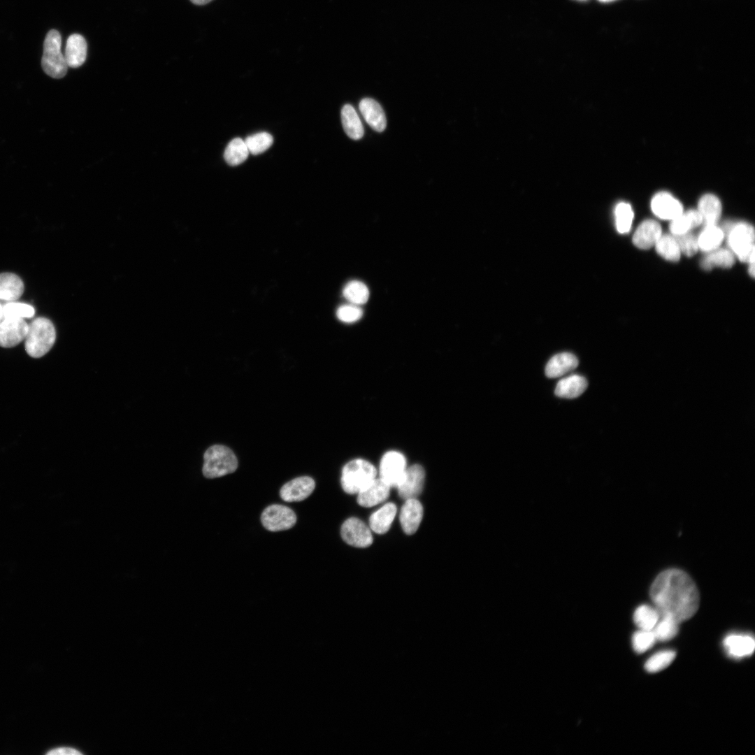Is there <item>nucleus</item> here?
<instances>
[{
    "label": "nucleus",
    "instance_id": "nucleus-34",
    "mask_svg": "<svg viewBox=\"0 0 755 755\" xmlns=\"http://www.w3.org/2000/svg\"><path fill=\"white\" fill-rule=\"evenodd\" d=\"M676 653L673 650L659 651L650 656L645 663V668L649 673H656L667 668L675 659Z\"/></svg>",
    "mask_w": 755,
    "mask_h": 755
},
{
    "label": "nucleus",
    "instance_id": "nucleus-25",
    "mask_svg": "<svg viewBox=\"0 0 755 755\" xmlns=\"http://www.w3.org/2000/svg\"><path fill=\"white\" fill-rule=\"evenodd\" d=\"M341 121L345 134L353 140H359L364 136L362 123L353 106L345 105L341 110Z\"/></svg>",
    "mask_w": 755,
    "mask_h": 755
},
{
    "label": "nucleus",
    "instance_id": "nucleus-2",
    "mask_svg": "<svg viewBox=\"0 0 755 755\" xmlns=\"http://www.w3.org/2000/svg\"><path fill=\"white\" fill-rule=\"evenodd\" d=\"M56 340L55 328L48 318L40 317L29 324L27 334L24 339L27 353L33 358H40L47 354Z\"/></svg>",
    "mask_w": 755,
    "mask_h": 755
},
{
    "label": "nucleus",
    "instance_id": "nucleus-26",
    "mask_svg": "<svg viewBox=\"0 0 755 755\" xmlns=\"http://www.w3.org/2000/svg\"><path fill=\"white\" fill-rule=\"evenodd\" d=\"M700 224H702V217L699 212L696 210H690L684 213H682L678 217L672 220L670 230L676 236L690 231Z\"/></svg>",
    "mask_w": 755,
    "mask_h": 755
},
{
    "label": "nucleus",
    "instance_id": "nucleus-5",
    "mask_svg": "<svg viewBox=\"0 0 755 755\" xmlns=\"http://www.w3.org/2000/svg\"><path fill=\"white\" fill-rule=\"evenodd\" d=\"M727 242L733 253L742 262H754V229L746 222L726 227Z\"/></svg>",
    "mask_w": 755,
    "mask_h": 755
},
{
    "label": "nucleus",
    "instance_id": "nucleus-8",
    "mask_svg": "<svg viewBox=\"0 0 755 755\" xmlns=\"http://www.w3.org/2000/svg\"><path fill=\"white\" fill-rule=\"evenodd\" d=\"M261 521L267 530L280 531L293 527L296 522V516L289 508L274 504L265 508L261 514Z\"/></svg>",
    "mask_w": 755,
    "mask_h": 755
},
{
    "label": "nucleus",
    "instance_id": "nucleus-9",
    "mask_svg": "<svg viewBox=\"0 0 755 755\" xmlns=\"http://www.w3.org/2000/svg\"><path fill=\"white\" fill-rule=\"evenodd\" d=\"M340 533L347 544L356 547H367L373 542L371 529L356 517L349 518L344 522Z\"/></svg>",
    "mask_w": 755,
    "mask_h": 755
},
{
    "label": "nucleus",
    "instance_id": "nucleus-37",
    "mask_svg": "<svg viewBox=\"0 0 755 755\" xmlns=\"http://www.w3.org/2000/svg\"><path fill=\"white\" fill-rule=\"evenodd\" d=\"M4 317L32 318L35 315L34 308L27 303L15 301L7 302L3 305Z\"/></svg>",
    "mask_w": 755,
    "mask_h": 755
},
{
    "label": "nucleus",
    "instance_id": "nucleus-16",
    "mask_svg": "<svg viewBox=\"0 0 755 755\" xmlns=\"http://www.w3.org/2000/svg\"><path fill=\"white\" fill-rule=\"evenodd\" d=\"M651 207L653 213L663 220H672L682 213V206L680 201L665 192L654 196Z\"/></svg>",
    "mask_w": 755,
    "mask_h": 755
},
{
    "label": "nucleus",
    "instance_id": "nucleus-36",
    "mask_svg": "<svg viewBox=\"0 0 755 755\" xmlns=\"http://www.w3.org/2000/svg\"><path fill=\"white\" fill-rule=\"evenodd\" d=\"M616 227L620 233H626L630 231L633 219V212L631 206L626 203H618L614 210Z\"/></svg>",
    "mask_w": 755,
    "mask_h": 755
},
{
    "label": "nucleus",
    "instance_id": "nucleus-29",
    "mask_svg": "<svg viewBox=\"0 0 755 755\" xmlns=\"http://www.w3.org/2000/svg\"><path fill=\"white\" fill-rule=\"evenodd\" d=\"M249 150L244 140L235 138L225 148L224 158L230 166H237L247 159Z\"/></svg>",
    "mask_w": 755,
    "mask_h": 755
},
{
    "label": "nucleus",
    "instance_id": "nucleus-21",
    "mask_svg": "<svg viewBox=\"0 0 755 755\" xmlns=\"http://www.w3.org/2000/svg\"><path fill=\"white\" fill-rule=\"evenodd\" d=\"M587 386L588 382L584 377L572 375L558 382L554 393L561 398H575L583 394Z\"/></svg>",
    "mask_w": 755,
    "mask_h": 755
},
{
    "label": "nucleus",
    "instance_id": "nucleus-43",
    "mask_svg": "<svg viewBox=\"0 0 755 755\" xmlns=\"http://www.w3.org/2000/svg\"><path fill=\"white\" fill-rule=\"evenodd\" d=\"M749 273L752 277H754V262L749 263Z\"/></svg>",
    "mask_w": 755,
    "mask_h": 755
},
{
    "label": "nucleus",
    "instance_id": "nucleus-7",
    "mask_svg": "<svg viewBox=\"0 0 755 755\" xmlns=\"http://www.w3.org/2000/svg\"><path fill=\"white\" fill-rule=\"evenodd\" d=\"M406 459L397 451L387 452L380 463V478L391 487H397L406 470Z\"/></svg>",
    "mask_w": 755,
    "mask_h": 755
},
{
    "label": "nucleus",
    "instance_id": "nucleus-38",
    "mask_svg": "<svg viewBox=\"0 0 755 755\" xmlns=\"http://www.w3.org/2000/svg\"><path fill=\"white\" fill-rule=\"evenodd\" d=\"M656 641L652 630L640 629L632 637V645L636 653L641 654L650 649Z\"/></svg>",
    "mask_w": 755,
    "mask_h": 755
},
{
    "label": "nucleus",
    "instance_id": "nucleus-15",
    "mask_svg": "<svg viewBox=\"0 0 755 755\" xmlns=\"http://www.w3.org/2000/svg\"><path fill=\"white\" fill-rule=\"evenodd\" d=\"M423 517V507L417 498L405 500L401 509L399 519L403 531L414 534L418 529Z\"/></svg>",
    "mask_w": 755,
    "mask_h": 755
},
{
    "label": "nucleus",
    "instance_id": "nucleus-42",
    "mask_svg": "<svg viewBox=\"0 0 755 755\" xmlns=\"http://www.w3.org/2000/svg\"><path fill=\"white\" fill-rule=\"evenodd\" d=\"M190 1L193 3L196 4V5H204V4H206V3H209V2H210L212 0H190Z\"/></svg>",
    "mask_w": 755,
    "mask_h": 755
},
{
    "label": "nucleus",
    "instance_id": "nucleus-27",
    "mask_svg": "<svg viewBox=\"0 0 755 755\" xmlns=\"http://www.w3.org/2000/svg\"><path fill=\"white\" fill-rule=\"evenodd\" d=\"M735 263V254L731 250L718 247L711 252L702 259L701 266L705 270H710L714 267L730 268Z\"/></svg>",
    "mask_w": 755,
    "mask_h": 755
},
{
    "label": "nucleus",
    "instance_id": "nucleus-31",
    "mask_svg": "<svg viewBox=\"0 0 755 755\" xmlns=\"http://www.w3.org/2000/svg\"><path fill=\"white\" fill-rule=\"evenodd\" d=\"M656 252L665 259L677 261L680 258V250L674 236L661 235L655 244Z\"/></svg>",
    "mask_w": 755,
    "mask_h": 755
},
{
    "label": "nucleus",
    "instance_id": "nucleus-6",
    "mask_svg": "<svg viewBox=\"0 0 755 755\" xmlns=\"http://www.w3.org/2000/svg\"><path fill=\"white\" fill-rule=\"evenodd\" d=\"M62 37L55 29L48 31L43 43L41 66L44 72L53 78H62L67 72V64L61 50Z\"/></svg>",
    "mask_w": 755,
    "mask_h": 755
},
{
    "label": "nucleus",
    "instance_id": "nucleus-35",
    "mask_svg": "<svg viewBox=\"0 0 755 755\" xmlns=\"http://www.w3.org/2000/svg\"><path fill=\"white\" fill-rule=\"evenodd\" d=\"M244 141L249 152L257 155L268 150L273 144V138L267 132H259L247 136Z\"/></svg>",
    "mask_w": 755,
    "mask_h": 755
},
{
    "label": "nucleus",
    "instance_id": "nucleus-39",
    "mask_svg": "<svg viewBox=\"0 0 755 755\" xmlns=\"http://www.w3.org/2000/svg\"><path fill=\"white\" fill-rule=\"evenodd\" d=\"M675 237L677 241L680 252L685 255L691 257L698 252L699 249L698 238L690 231Z\"/></svg>",
    "mask_w": 755,
    "mask_h": 755
},
{
    "label": "nucleus",
    "instance_id": "nucleus-22",
    "mask_svg": "<svg viewBox=\"0 0 755 755\" xmlns=\"http://www.w3.org/2000/svg\"><path fill=\"white\" fill-rule=\"evenodd\" d=\"M22 279L13 273H0V300L10 302L17 300L24 292Z\"/></svg>",
    "mask_w": 755,
    "mask_h": 755
},
{
    "label": "nucleus",
    "instance_id": "nucleus-17",
    "mask_svg": "<svg viewBox=\"0 0 755 755\" xmlns=\"http://www.w3.org/2000/svg\"><path fill=\"white\" fill-rule=\"evenodd\" d=\"M359 108L364 120L373 130L378 132L384 130L387 124L385 114L375 100L364 98L360 101Z\"/></svg>",
    "mask_w": 755,
    "mask_h": 755
},
{
    "label": "nucleus",
    "instance_id": "nucleus-10",
    "mask_svg": "<svg viewBox=\"0 0 755 755\" xmlns=\"http://www.w3.org/2000/svg\"><path fill=\"white\" fill-rule=\"evenodd\" d=\"M29 324L24 319L4 317L0 322V346L13 347L24 341Z\"/></svg>",
    "mask_w": 755,
    "mask_h": 755
},
{
    "label": "nucleus",
    "instance_id": "nucleus-41",
    "mask_svg": "<svg viewBox=\"0 0 755 755\" xmlns=\"http://www.w3.org/2000/svg\"><path fill=\"white\" fill-rule=\"evenodd\" d=\"M46 754H48V755H55V754H62H62H66V755H67V754H71V755L77 754L78 755H78H80V754H82V753L81 752H80L79 750H78L77 749L73 748V747H56V748L51 749L48 750L46 752Z\"/></svg>",
    "mask_w": 755,
    "mask_h": 755
},
{
    "label": "nucleus",
    "instance_id": "nucleus-1",
    "mask_svg": "<svg viewBox=\"0 0 755 755\" xmlns=\"http://www.w3.org/2000/svg\"><path fill=\"white\" fill-rule=\"evenodd\" d=\"M649 595L660 617H671L679 624L692 617L699 607V592L695 582L686 573L676 568L658 575L651 585Z\"/></svg>",
    "mask_w": 755,
    "mask_h": 755
},
{
    "label": "nucleus",
    "instance_id": "nucleus-33",
    "mask_svg": "<svg viewBox=\"0 0 755 755\" xmlns=\"http://www.w3.org/2000/svg\"><path fill=\"white\" fill-rule=\"evenodd\" d=\"M345 298L354 305L365 303L369 297L368 287L361 282L354 280L347 283L343 292Z\"/></svg>",
    "mask_w": 755,
    "mask_h": 755
},
{
    "label": "nucleus",
    "instance_id": "nucleus-14",
    "mask_svg": "<svg viewBox=\"0 0 755 755\" xmlns=\"http://www.w3.org/2000/svg\"><path fill=\"white\" fill-rule=\"evenodd\" d=\"M390 489L382 479L375 477L358 493L357 502L363 507H373L389 497Z\"/></svg>",
    "mask_w": 755,
    "mask_h": 755
},
{
    "label": "nucleus",
    "instance_id": "nucleus-28",
    "mask_svg": "<svg viewBox=\"0 0 755 755\" xmlns=\"http://www.w3.org/2000/svg\"><path fill=\"white\" fill-rule=\"evenodd\" d=\"M724 238V231L716 224L707 225L698 237V247L705 252L719 247Z\"/></svg>",
    "mask_w": 755,
    "mask_h": 755
},
{
    "label": "nucleus",
    "instance_id": "nucleus-24",
    "mask_svg": "<svg viewBox=\"0 0 755 755\" xmlns=\"http://www.w3.org/2000/svg\"><path fill=\"white\" fill-rule=\"evenodd\" d=\"M698 211L705 226L716 224L721 213V202L716 196L705 194L698 202Z\"/></svg>",
    "mask_w": 755,
    "mask_h": 755
},
{
    "label": "nucleus",
    "instance_id": "nucleus-4",
    "mask_svg": "<svg viewBox=\"0 0 755 755\" xmlns=\"http://www.w3.org/2000/svg\"><path fill=\"white\" fill-rule=\"evenodd\" d=\"M377 470L369 461L356 459L347 463L341 473V485L345 492L358 494L376 477Z\"/></svg>",
    "mask_w": 755,
    "mask_h": 755
},
{
    "label": "nucleus",
    "instance_id": "nucleus-13",
    "mask_svg": "<svg viewBox=\"0 0 755 755\" xmlns=\"http://www.w3.org/2000/svg\"><path fill=\"white\" fill-rule=\"evenodd\" d=\"M723 646L729 656L740 659L754 653L755 641L749 634L731 633L725 637Z\"/></svg>",
    "mask_w": 755,
    "mask_h": 755
},
{
    "label": "nucleus",
    "instance_id": "nucleus-3",
    "mask_svg": "<svg viewBox=\"0 0 755 755\" xmlns=\"http://www.w3.org/2000/svg\"><path fill=\"white\" fill-rule=\"evenodd\" d=\"M202 472L206 478L220 477L236 471L238 459L233 452L224 445L210 447L203 455Z\"/></svg>",
    "mask_w": 755,
    "mask_h": 755
},
{
    "label": "nucleus",
    "instance_id": "nucleus-32",
    "mask_svg": "<svg viewBox=\"0 0 755 755\" xmlns=\"http://www.w3.org/2000/svg\"><path fill=\"white\" fill-rule=\"evenodd\" d=\"M679 623L671 617H661L652 631L656 640L664 642L673 639L678 633Z\"/></svg>",
    "mask_w": 755,
    "mask_h": 755
},
{
    "label": "nucleus",
    "instance_id": "nucleus-18",
    "mask_svg": "<svg viewBox=\"0 0 755 755\" xmlns=\"http://www.w3.org/2000/svg\"><path fill=\"white\" fill-rule=\"evenodd\" d=\"M661 236V228L659 224L652 220H647L642 222L633 237V244L638 248L647 250L655 245Z\"/></svg>",
    "mask_w": 755,
    "mask_h": 755
},
{
    "label": "nucleus",
    "instance_id": "nucleus-40",
    "mask_svg": "<svg viewBox=\"0 0 755 755\" xmlns=\"http://www.w3.org/2000/svg\"><path fill=\"white\" fill-rule=\"evenodd\" d=\"M362 315V310L354 304L342 305L336 312L338 318L345 323L354 322L359 320Z\"/></svg>",
    "mask_w": 755,
    "mask_h": 755
},
{
    "label": "nucleus",
    "instance_id": "nucleus-44",
    "mask_svg": "<svg viewBox=\"0 0 755 755\" xmlns=\"http://www.w3.org/2000/svg\"><path fill=\"white\" fill-rule=\"evenodd\" d=\"M3 318H4V314H3V305L0 303V322L3 319Z\"/></svg>",
    "mask_w": 755,
    "mask_h": 755
},
{
    "label": "nucleus",
    "instance_id": "nucleus-20",
    "mask_svg": "<svg viewBox=\"0 0 755 755\" xmlns=\"http://www.w3.org/2000/svg\"><path fill=\"white\" fill-rule=\"evenodd\" d=\"M87 50V42L82 35L73 34L69 36L64 54L67 66L71 68L80 66L86 59Z\"/></svg>",
    "mask_w": 755,
    "mask_h": 755
},
{
    "label": "nucleus",
    "instance_id": "nucleus-19",
    "mask_svg": "<svg viewBox=\"0 0 755 755\" xmlns=\"http://www.w3.org/2000/svg\"><path fill=\"white\" fill-rule=\"evenodd\" d=\"M579 364L577 357L570 352L559 353L553 356L545 366V375L549 378L561 377L575 369Z\"/></svg>",
    "mask_w": 755,
    "mask_h": 755
},
{
    "label": "nucleus",
    "instance_id": "nucleus-11",
    "mask_svg": "<svg viewBox=\"0 0 755 755\" xmlns=\"http://www.w3.org/2000/svg\"><path fill=\"white\" fill-rule=\"evenodd\" d=\"M425 480V472L419 464L407 468L404 475L396 487L399 496L404 499L416 498L422 492Z\"/></svg>",
    "mask_w": 755,
    "mask_h": 755
},
{
    "label": "nucleus",
    "instance_id": "nucleus-12",
    "mask_svg": "<svg viewBox=\"0 0 755 755\" xmlns=\"http://www.w3.org/2000/svg\"><path fill=\"white\" fill-rule=\"evenodd\" d=\"M315 487L314 480L308 476L299 477L285 484L280 491L282 500L298 502L307 498Z\"/></svg>",
    "mask_w": 755,
    "mask_h": 755
},
{
    "label": "nucleus",
    "instance_id": "nucleus-45",
    "mask_svg": "<svg viewBox=\"0 0 755 755\" xmlns=\"http://www.w3.org/2000/svg\"><path fill=\"white\" fill-rule=\"evenodd\" d=\"M598 1H600L601 2L607 3V2H610V1H614V0H598Z\"/></svg>",
    "mask_w": 755,
    "mask_h": 755
},
{
    "label": "nucleus",
    "instance_id": "nucleus-46",
    "mask_svg": "<svg viewBox=\"0 0 755 755\" xmlns=\"http://www.w3.org/2000/svg\"><path fill=\"white\" fill-rule=\"evenodd\" d=\"M579 1H586V0H579Z\"/></svg>",
    "mask_w": 755,
    "mask_h": 755
},
{
    "label": "nucleus",
    "instance_id": "nucleus-23",
    "mask_svg": "<svg viewBox=\"0 0 755 755\" xmlns=\"http://www.w3.org/2000/svg\"><path fill=\"white\" fill-rule=\"evenodd\" d=\"M397 511L393 503H387L373 512L369 518L371 529L378 534H383L389 531Z\"/></svg>",
    "mask_w": 755,
    "mask_h": 755
},
{
    "label": "nucleus",
    "instance_id": "nucleus-30",
    "mask_svg": "<svg viewBox=\"0 0 755 755\" xmlns=\"http://www.w3.org/2000/svg\"><path fill=\"white\" fill-rule=\"evenodd\" d=\"M659 619L657 610L646 604L638 606L633 613L634 623L640 629L652 630Z\"/></svg>",
    "mask_w": 755,
    "mask_h": 755
}]
</instances>
